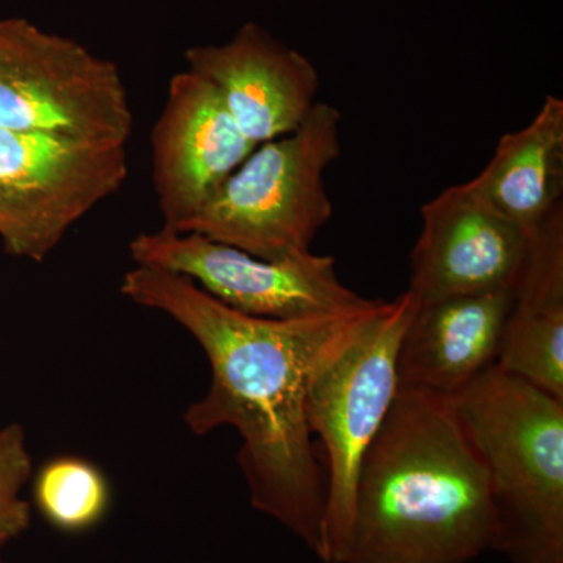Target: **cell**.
Returning a JSON list of instances; mask_svg holds the SVG:
<instances>
[{"instance_id": "obj_1", "label": "cell", "mask_w": 563, "mask_h": 563, "mask_svg": "<svg viewBox=\"0 0 563 563\" xmlns=\"http://www.w3.org/2000/svg\"><path fill=\"white\" fill-rule=\"evenodd\" d=\"M121 292L168 314L201 344L210 388L188 407L185 422L196 435L222 426L236 429L252 506L321 559L328 481L307 424V383L325 347L369 307L309 320H266L229 309L187 277L146 266L125 273Z\"/></svg>"}, {"instance_id": "obj_2", "label": "cell", "mask_w": 563, "mask_h": 563, "mask_svg": "<svg viewBox=\"0 0 563 563\" xmlns=\"http://www.w3.org/2000/svg\"><path fill=\"white\" fill-rule=\"evenodd\" d=\"M496 537L483 459L450 399L399 388L358 468L343 563H472Z\"/></svg>"}, {"instance_id": "obj_3", "label": "cell", "mask_w": 563, "mask_h": 563, "mask_svg": "<svg viewBox=\"0 0 563 563\" xmlns=\"http://www.w3.org/2000/svg\"><path fill=\"white\" fill-rule=\"evenodd\" d=\"M487 472L510 563H563V399L498 366L451 396Z\"/></svg>"}, {"instance_id": "obj_4", "label": "cell", "mask_w": 563, "mask_h": 563, "mask_svg": "<svg viewBox=\"0 0 563 563\" xmlns=\"http://www.w3.org/2000/svg\"><path fill=\"white\" fill-rule=\"evenodd\" d=\"M417 309L410 290L391 301L377 299L325 347L310 373L307 424L320 437L328 481L324 563L344 561L358 468L398 395L399 343Z\"/></svg>"}, {"instance_id": "obj_5", "label": "cell", "mask_w": 563, "mask_h": 563, "mask_svg": "<svg viewBox=\"0 0 563 563\" xmlns=\"http://www.w3.org/2000/svg\"><path fill=\"white\" fill-rule=\"evenodd\" d=\"M342 113L317 102L295 132L258 144L217 195L176 232L263 258L307 254L333 206L324 173L342 155Z\"/></svg>"}, {"instance_id": "obj_6", "label": "cell", "mask_w": 563, "mask_h": 563, "mask_svg": "<svg viewBox=\"0 0 563 563\" xmlns=\"http://www.w3.org/2000/svg\"><path fill=\"white\" fill-rule=\"evenodd\" d=\"M0 129L128 146L133 114L113 62L7 18L0 20Z\"/></svg>"}, {"instance_id": "obj_7", "label": "cell", "mask_w": 563, "mask_h": 563, "mask_svg": "<svg viewBox=\"0 0 563 563\" xmlns=\"http://www.w3.org/2000/svg\"><path fill=\"white\" fill-rule=\"evenodd\" d=\"M136 266L179 274L229 309L266 320H309L362 312L363 298L340 280L335 258L312 251L263 261L198 233L162 228L141 232L129 246Z\"/></svg>"}, {"instance_id": "obj_8", "label": "cell", "mask_w": 563, "mask_h": 563, "mask_svg": "<svg viewBox=\"0 0 563 563\" xmlns=\"http://www.w3.org/2000/svg\"><path fill=\"white\" fill-rule=\"evenodd\" d=\"M128 146L0 129V240L43 262L129 176Z\"/></svg>"}, {"instance_id": "obj_9", "label": "cell", "mask_w": 563, "mask_h": 563, "mask_svg": "<svg viewBox=\"0 0 563 563\" xmlns=\"http://www.w3.org/2000/svg\"><path fill=\"white\" fill-rule=\"evenodd\" d=\"M255 147L209 80L191 69L176 74L151 133L163 228L177 231L195 217Z\"/></svg>"}, {"instance_id": "obj_10", "label": "cell", "mask_w": 563, "mask_h": 563, "mask_svg": "<svg viewBox=\"0 0 563 563\" xmlns=\"http://www.w3.org/2000/svg\"><path fill=\"white\" fill-rule=\"evenodd\" d=\"M529 236L488 209L465 184L422 203L421 232L410 254V282L420 306L514 290Z\"/></svg>"}, {"instance_id": "obj_11", "label": "cell", "mask_w": 563, "mask_h": 563, "mask_svg": "<svg viewBox=\"0 0 563 563\" xmlns=\"http://www.w3.org/2000/svg\"><path fill=\"white\" fill-rule=\"evenodd\" d=\"M185 60L217 88L255 146L295 132L320 102L313 63L255 22L244 24L229 43L190 47Z\"/></svg>"}, {"instance_id": "obj_12", "label": "cell", "mask_w": 563, "mask_h": 563, "mask_svg": "<svg viewBox=\"0 0 563 563\" xmlns=\"http://www.w3.org/2000/svg\"><path fill=\"white\" fill-rule=\"evenodd\" d=\"M514 290L418 303L399 343V388L451 398L495 365Z\"/></svg>"}, {"instance_id": "obj_13", "label": "cell", "mask_w": 563, "mask_h": 563, "mask_svg": "<svg viewBox=\"0 0 563 563\" xmlns=\"http://www.w3.org/2000/svg\"><path fill=\"white\" fill-rule=\"evenodd\" d=\"M495 365L563 399V203L529 240Z\"/></svg>"}, {"instance_id": "obj_14", "label": "cell", "mask_w": 563, "mask_h": 563, "mask_svg": "<svg viewBox=\"0 0 563 563\" xmlns=\"http://www.w3.org/2000/svg\"><path fill=\"white\" fill-rule=\"evenodd\" d=\"M465 185L531 239L563 203L562 99L548 95L529 124L504 133L483 172Z\"/></svg>"}, {"instance_id": "obj_15", "label": "cell", "mask_w": 563, "mask_h": 563, "mask_svg": "<svg viewBox=\"0 0 563 563\" xmlns=\"http://www.w3.org/2000/svg\"><path fill=\"white\" fill-rule=\"evenodd\" d=\"M41 514L62 531L79 532L102 520L109 507V485L92 463L55 459L41 470L35 484Z\"/></svg>"}, {"instance_id": "obj_16", "label": "cell", "mask_w": 563, "mask_h": 563, "mask_svg": "<svg viewBox=\"0 0 563 563\" xmlns=\"http://www.w3.org/2000/svg\"><path fill=\"white\" fill-rule=\"evenodd\" d=\"M32 473V457L18 424L0 429V547L31 525V507L21 490Z\"/></svg>"}]
</instances>
